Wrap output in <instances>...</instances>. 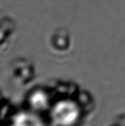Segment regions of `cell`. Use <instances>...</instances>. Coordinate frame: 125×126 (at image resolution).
<instances>
[{
	"mask_svg": "<svg viewBox=\"0 0 125 126\" xmlns=\"http://www.w3.org/2000/svg\"><path fill=\"white\" fill-rule=\"evenodd\" d=\"M77 111L72 104L63 103L56 108L55 111V120L60 123H69L75 119Z\"/></svg>",
	"mask_w": 125,
	"mask_h": 126,
	"instance_id": "6da1fadb",
	"label": "cell"
},
{
	"mask_svg": "<svg viewBox=\"0 0 125 126\" xmlns=\"http://www.w3.org/2000/svg\"><path fill=\"white\" fill-rule=\"evenodd\" d=\"M45 98L41 93L35 94L31 98V103L35 108H41L45 104Z\"/></svg>",
	"mask_w": 125,
	"mask_h": 126,
	"instance_id": "7a4b0ae2",
	"label": "cell"
}]
</instances>
